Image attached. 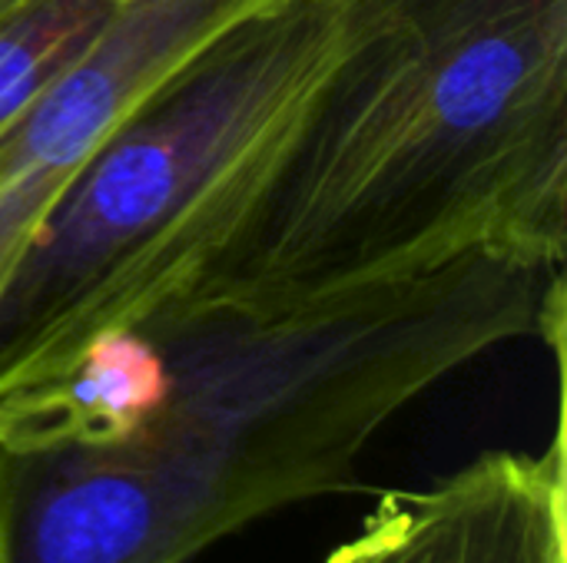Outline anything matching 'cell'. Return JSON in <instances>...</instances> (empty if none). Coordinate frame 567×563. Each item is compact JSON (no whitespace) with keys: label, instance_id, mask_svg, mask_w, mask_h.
<instances>
[{"label":"cell","instance_id":"2","mask_svg":"<svg viewBox=\"0 0 567 563\" xmlns=\"http://www.w3.org/2000/svg\"><path fill=\"white\" fill-rule=\"evenodd\" d=\"M475 252L565 265L567 0H346L289 153L179 302L286 309Z\"/></svg>","mask_w":567,"mask_h":563},{"label":"cell","instance_id":"6","mask_svg":"<svg viewBox=\"0 0 567 563\" xmlns=\"http://www.w3.org/2000/svg\"><path fill=\"white\" fill-rule=\"evenodd\" d=\"M126 0H20L0 17V143Z\"/></svg>","mask_w":567,"mask_h":563},{"label":"cell","instance_id":"5","mask_svg":"<svg viewBox=\"0 0 567 563\" xmlns=\"http://www.w3.org/2000/svg\"><path fill=\"white\" fill-rule=\"evenodd\" d=\"M322 563H567L565 435L389 491Z\"/></svg>","mask_w":567,"mask_h":563},{"label":"cell","instance_id":"4","mask_svg":"<svg viewBox=\"0 0 567 563\" xmlns=\"http://www.w3.org/2000/svg\"><path fill=\"white\" fill-rule=\"evenodd\" d=\"M262 0H126L0 143V285L123 116Z\"/></svg>","mask_w":567,"mask_h":563},{"label":"cell","instance_id":"7","mask_svg":"<svg viewBox=\"0 0 567 563\" xmlns=\"http://www.w3.org/2000/svg\"><path fill=\"white\" fill-rule=\"evenodd\" d=\"M13 3H20V0H0V17H3V13H7V10L13 7Z\"/></svg>","mask_w":567,"mask_h":563},{"label":"cell","instance_id":"3","mask_svg":"<svg viewBox=\"0 0 567 563\" xmlns=\"http://www.w3.org/2000/svg\"><path fill=\"white\" fill-rule=\"evenodd\" d=\"M346 40V0H262L103 139L0 285V395L140 325L219 262Z\"/></svg>","mask_w":567,"mask_h":563},{"label":"cell","instance_id":"1","mask_svg":"<svg viewBox=\"0 0 567 563\" xmlns=\"http://www.w3.org/2000/svg\"><path fill=\"white\" fill-rule=\"evenodd\" d=\"M133 329L163 388L116 445L0 448V563H189L359 488L382 428L458 368L522 338L561 355L565 279L475 252L286 309L176 302Z\"/></svg>","mask_w":567,"mask_h":563}]
</instances>
